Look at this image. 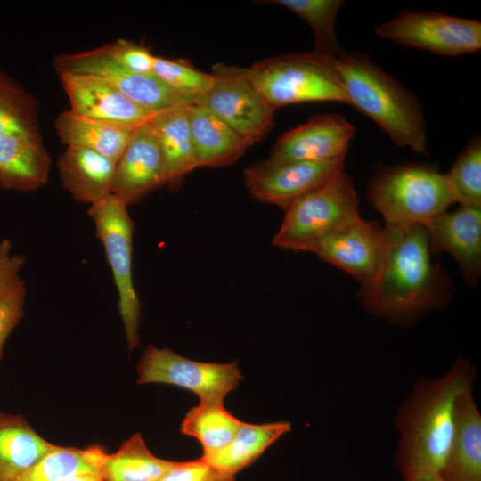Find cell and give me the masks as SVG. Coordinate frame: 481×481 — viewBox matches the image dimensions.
<instances>
[{
  "instance_id": "cell-1",
  "label": "cell",
  "mask_w": 481,
  "mask_h": 481,
  "mask_svg": "<svg viewBox=\"0 0 481 481\" xmlns=\"http://www.w3.org/2000/svg\"><path fill=\"white\" fill-rule=\"evenodd\" d=\"M384 251L374 280L361 287L367 311L377 316L406 322L442 306L449 283L433 260L424 225L384 227Z\"/></svg>"
},
{
  "instance_id": "cell-2",
  "label": "cell",
  "mask_w": 481,
  "mask_h": 481,
  "mask_svg": "<svg viewBox=\"0 0 481 481\" xmlns=\"http://www.w3.org/2000/svg\"><path fill=\"white\" fill-rule=\"evenodd\" d=\"M473 381L470 363L459 358L444 375L414 385L395 419L396 466L404 479L440 474L452 436L456 400L472 388Z\"/></svg>"
},
{
  "instance_id": "cell-3",
  "label": "cell",
  "mask_w": 481,
  "mask_h": 481,
  "mask_svg": "<svg viewBox=\"0 0 481 481\" xmlns=\"http://www.w3.org/2000/svg\"><path fill=\"white\" fill-rule=\"evenodd\" d=\"M349 104L361 110L400 147L428 150L427 123L417 97L364 53L338 58Z\"/></svg>"
},
{
  "instance_id": "cell-4",
  "label": "cell",
  "mask_w": 481,
  "mask_h": 481,
  "mask_svg": "<svg viewBox=\"0 0 481 481\" xmlns=\"http://www.w3.org/2000/svg\"><path fill=\"white\" fill-rule=\"evenodd\" d=\"M337 60L311 51L267 58L247 69L250 80L274 110L306 102L349 104Z\"/></svg>"
},
{
  "instance_id": "cell-5",
  "label": "cell",
  "mask_w": 481,
  "mask_h": 481,
  "mask_svg": "<svg viewBox=\"0 0 481 481\" xmlns=\"http://www.w3.org/2000/svg\"><path fill=\"white\" fill-rule=\"evenodd\" d=\"M368 195L386 225L394 227L424 225L454 202L445 174L413 164L384 169Z\"/></svg>"
},
{
  "instance_id": "cell-6",
  "label": "cell",
  "mask_w": 481,
  "mask_h": 481,
  "mask_svg": "<svg viewBox=\"0 0 481 481\" xmlns=\"http://www.w3.org/2000/svg\"><path fill=\"white\" fill-rule=\"evenodd\" d=\"M284 211L272 244L293 251L309 252L320 239L360 217L357 193L345 170L297 199Z\"/></svg>"
},
{
  "instance_id": "cell-7",
  "label": "cell",
  "mask_w": 481,
  "mask_h": 481,
  "mask_svg": "<svg viewBox=\"0 0 481 481\" xmlns=\"http://www.w3.org/2000/svg\"><path fill=\"white\" fill-rule=\"evenodd\" d=\"M87 215L102 244L118 294V309L130 350L140 346L141 302L133 281L134 222L126 203L114 194L91 205Z\"/></svg>"
},
{
  "instance_id": "cell-8",
  "label": "cell",
  "mask_w": 481,
  "mask_h": 481,
  "mask_svg": "<svg viewBox=\"0 0 481 481\" xmlns=\"http://www.w3.org/2000/svg\"><path fill=\"white\" fill-rule=\"evenodd\" d=\"M213 85L196 103L228 124L249 146L263 140L274 124V110L249 78L248 69L216 63Z\"/></svg>"
},
{
  "instance_id": "cell-9",
  "label": "cell",
  "mask_w": 481,
  "mask_h": 481,
  "mask_svg": "<svg viewBox=\"0 0 481 481\" xmlns=\"http://www.w3.org/2000/svg\"><path fill=\"white\" fill-rule=\"evenodd\" d=\"M394 43L436 54L458 56L481 49L478 20L429 11L406 10L375 29Z\"/></svg>"
},
{
  "instance_id": "cell-10",
  "label": "cell",
  "mask_w": 481,
  "mask_h": 481,
  "mask_svg": "<svg viewBox=\"0 0 481 481\" xmlns=\"http://www.w3.org/2000/svg\"><path fill=\"white\" fill-rule=\"evenodd\" d=\"M138 384L161 383L194 393L200 402H224L242 379L236 362L203 363L187 359L169 348L150 345L137 366Z\"/></svg>"
},
{
  "instance_id": "cell-11",
  "label": "cell",
  "mask_w": 481,
  "mask_h": 481,
  "mask_svg": "<svg viewBox=\"0 0 481 481\" xmlns=\"http://www.w3.org/2000/svg\"><path fill=\"white\" fill-rule=\"evenodd\" d=\"M58 72H73L102 77L130 100L152 113L192 103L156 77L135 73L119 64L107 45L77 53L61 54L54 59Z\"/></svg>"
},
{
  "instance_id": "cell-12",
  "label": "cell",
  "mask_w": 481,
  "mask_h": 481,
  "mask_svg": "<svg viewBox=\"0 0 481 481\" xmlns=\"http://www.w3.org/2000/svg\"><path fill=\"white\" fill-rule=\"evenodd\" d=\"M345 159L328 161L270 159L252 163L244 170V184L255 200L286 209L297 199L344 171Z\"/></svg>"
},
{
  "instance_id": "cell-13",
  "label": "cell",
  "mask_w": 481,
  "mask_h": 481,
  "mask_svg": "<svg viewBox=\"0 0 481 481\" xmlns=\"http://www.w3.org/2000/svg\"><path fill=\"white\" fill-rule=\"evenodd\" d=\"M384 242V228L360 216L320 239L309 252L345 271L363 287L379 270Z\"/></svg>"
},
{
  "instance_id": "cell-14",
  "label": "cell",
  "mask_w": 481,
  "mask_h": 481,
  "mask_svg": "<svg viewBox=\"0 0 481 481\" xmlns=\"http://www.w3.org/2000/svg\"><path fill=\"white\" fill-rule=\"evenodd\" d=\"M355 135V127L344 116L320 114L279 137L268 159L286 162L345 159Z\"/></svg>"
},
{
  "instance_id": "cell-15",
  "label": "cell",
  "mask_w": 481,
  "mask_h": 481,
  "mask_svg": "<svg viewBox=\"0 0 481 481\" xmlns=\"http://www.w3.org/2000/svg\"><path fill=\"white\" fill-rule=\"evenodd\" d=\"M74 113L102 121L137 127L156 114L141 107L107 80L92 75L58 72Z\"/></svg>"
},
{
  "instance_id": "cell-16",
  "label": "cell",
  "mask_w": 481,
  "mask_h": 481,
  "mask_svg": "<svg viewBox=\"0 0 481 481\" xmlns=\"http://www.w3.org/2000/svg\"><path fill=\"white\" fill-rule=\"evenodd\" d=\"M162 185H166L163 155L148 121L135 128L130 143L116 163L112 194L128 206Z\"/></svg>"
},
{
  "instance_id": "cell-17",
  "label": "cell",
  "mask_w": 481,
  "mask_h": 481,
  "mask_svg": "<svg viewBox=\"0 0 481 481\" xmlns=\"http://www.w3.org/2000/svg\"><path fill=\"white\" fill-rule=\"evenodd\" d=\"M432 252H447L470 285L481 274V208L444 211L424 224Z\"/></svg>"
},
{
  "instance_id": "cell-18",
  "label": "cell",
  "mask_w": 481,
  "mask_h": 481,
  "mask_svg": "<svg viewBox=\"0 0 481 481\" xmlns=\"http://www.w3.org/2000/svg\"><path fill=\"white\" fill-rule=\"evenodd\" d=\"M440 475L446 481H481V414L472 388L456 400L452 436Z\"/></svg>"
},
{
  "instance_id": "cell-19",
  "label": "cell",
  "mask_w": 481,
  "mask_h": 481,
  "mask_svg": "<svg viewBox=\"0 0 481 481\" xmlns=\"http://www.w3.org/2000/svg\"><path fill=\"white\" fill-rule=\"evenodd\" d=\"M115 166L100 153L78 146H67L57 162L63 188L90 206L112 193Z\"/></svg>"
},
{
  "instance_id": "cell-20",
  "label": "cell",
  "mask_w": 481,
  "mask_h": 481,
  "mask_svg": "<svg viewBox=\"0 0 481 481\" xmlns=\"http://www.w3.org/2000/svg\"><path fill=\"white\" fill-rule=\"evenodd\" d=\"M197 167H223L237 161L249 145L205 106L187 105Z\"/></svg>"
},
{
  "instance_id": "cell-21",
  "label": "cell",
  "mask_w": 481,
  "mask_h": 481,
  "mask_svg": "<svg viewBox=\"0 0 481 481\" xmlns=\"http://www.w3.org/2000/svg\"><path fill=\"white\" fill-rule=\"evenodd\" d=\"M50 156L42 141L13 135H0V187L31 192L49 178Z\"/></svg>"
},
{
  "instance_id": "cell-22",
  "label": "cell",
  "mask_w": 481,
  "mask_h": 481,
  "mask_svg": "<svg viewBox=\"0 0 481 481\" xmlns=\"http://www.w3.org/2000/svg\"><path fill=\"white\" fill-rule=\"evenodd\" d=\"M86 451L105 481H158L175 463L153 455L140 434L131 436L111 454L98 446Z\"/></svg>"
},
{
  "instance_id": "cell-23",
  "label": "cell",
  "mask_w": 481,
  "mask_h": 481,
  "mask_svg": "<svg viewBox=\"0 0 481 481\" xmlns=\"http://www.w3.org/2000/svg\"><path fill=\"white\" fill-rule=\"evenodd\" d=\"M187 105L158 112L150 119L163 155L166 185L171 188L197 168Z\"/></svg>"
},
{
  "instance_id": "cell-24",
  "label": "cell",
  "mask_w": 481,
  "mask_h": 481,
  "mask_svg": "<svg viewBox=\"0 0 481 481\" xmlns=\"http://www.w3.org/2000/svg\"><path fill=\"white\" fill-rule=\"evenodd\" d=\"M135 128L86 118L70 110L55 119V129L64 144L92 150L115 163L130 143Z\"/></svg>"
},
{
  "instance_id": "cell-25",
  "label": "cell",
  "mask_w": 481,
  "mask_h": 481,
  "mask_svg": "<svg viewBox=\"0 0 481 481\" xmlns=\"http://www.w3.org/2000/svg\"><path fill=\"white\" fill-rule=\"evenodd\" d=\"M53 446L22 416L0 411V481H13Z\"/></svg>"
},
{
  "instance_id": "cell-26",
  "label": "cell",
  "mask_w": 481,
  "mask_h": 481,
  "mask_svg": "<svg viewBox=\"0 0 481 481\" xmlns=\"http://www.w3.org/2000/svg\"><path fill=\"white\" fill-rule=\"evenodd\" d=\"M290 430V423L285 420L265 424L243 422L228 444L201 457L223 472L235 476Z\"/></svg>"
},
{
  "instance_id": "cell-27",
  "label": "cell",
  "mask_w": 481,
  "mask_h": 481,
  "mask_svg": "<svg viewBox=\"0 0 481 481\" xmlns=\"http://www.w3.org/2000/svg\"><path fill=\"white\" fill-rule=\"evenodd\" d=\"M25 264L22 255L12 252L9 240L0 241V360L8 337L23 316L27 288L20 271Z\"/></svg>"
},
{
  "instance_id": "cell-28",
  "label": "cell",
  "mask_w": 481,
  "mask_h": 481,
  "mask_svg": "<svg viewBox=\"0 0 481 481\" xmlns=\"http://www.w3.org/2000/svg\"><path fill=\"white\" fill-rule=\"evenodd\" d=\"M224 402H200L185 415L181 432L196 438L203 454L222 449L235 436L241 420L231 414Z\"/></svg>"
},
{
  "instance_id": "cell-29",
  "label": "cell",
  "mask_w": 481,
  "mask_h": 481,
  "mask_svg": "<svg viewBox=\"0 0 481 481\" xmlns=\"http://www.w3.org/2000/svg\"><path fill=\"white\" fill-rule=\"evenodd\" d=\"M0 135L42 141L37 101L18 82L1 70Z\"/></svg>"
},
{
  "instance_id": "cell-30",
  "label": "cell",
  "mask_w": 481,
  "mask_h": 481,
  "mask_svg": "<svg viewBox=\"0 0 481 481\" xmlns=\"http://www.w3.org/2000/svg\"><path fill=\"white\" fill-rule=\"evenodd\" d=\"M263 3L281 5L308 23L314 35L313 51L335 58H339L346 53L340 46L336 35L337 15L344 1L273 0Z\"/></svg>"
},
{
  "instance_id": "cell-31",
  "label": "cell",
  "mask_w": 481,
  "mask_h": 481,
  "mask_svg": "<svg viewBox=\"0 0 481 481\" xmlns=\"http://www.w3.org/2000/svg\"><path fill=\"white\" fill-rule=\"evenodd\" d=\"M454 202L481 208V140L474 138L445 174Z\"/></svg>"
},
{
  "instance_id": "cell-32",
  "label": "cell",
  "mask_w": 481,
  "mask_h": 481,
  "mask_svg": "<svg viewBox=\"0 0 481 481\" xmlns=\"http://www.w3.org/2000/svg\"><path fill=\"white\" fill-rule=\"evenodd\" d=\"M85 472L97 473L86 449L53 446L32 467L13 481H64Z\"/></svg>"
},
{
  "instance_id": "cell-33",
  "label": "cell",
  "mask_w": 481,
  "mask_h": 481,
  "mask_svg": "<svg viewBox=\"0 0 481 481\" xmlns=\"http://www.w3.org/2000/svg\"><path fill=\"white\" fill-rule=\"evenodd\" d=\"M153 73L162 83L191 102L207 94L213 85L210 73H204L183 60L154 56Z\"/></svg>"
},
{
  "instance_id": "cell-34",
  "label": "cell",
  "mask_w": 481,
  "mask_h": 481,
  "mask_svg": "<svg viewBox=\"0 0 481 481\" xmlns=\"http://www.w3.org/2000/svg\"><path fill=\"white\" fill-rule=\"evenodd\" d=\"M158 481H236L235 476L216 469L200 457L189 461H175Z\"/></svg>"
},
{
  "instance_id": "cell-35",
  "label": "cell",
  "mask_w": 481,
  "mask_h": 481,
  "mask_svg": "<svg viewBox=\"0 0 481 481\" xmlns=\"http://www.w3.org/2000/svg\"><path fill=\"white\" fill-rule=\"evenodd\" d=\"M115 60L126 69L143 76L155 77L154 56L147 47L126 39H118L107 45Z\"/></svg>"
},
{
  "instance_id": "cell-36",
  "label": "cell",
  "mask_w": 481,
  "mask_h": 481,
  "mask_svg": "<svg viewBox=\"0 0 481 481\" xmlns=\"http://www.w3.org/2000/svg\"><path fill=\"white\" fill-rule=\"evenodd\" d=\"M64 481H105L99 474L85 472L74 475Z\"/></svg>"
},
{
  "instance_id": "cell-37",
  "label": "cell",
  "mask_w": 481,
  "mask_h": 481,
  "mask_svg": "<svg viewBox=\"0 0 481 481\" xmlns=\"http://www.w3.org/2000/svg\"><path fill=\"white\" fill-rule=\"evenodd\" d=\"M404 481H446L438 473H429L404 478Z\"/></svg>"
}]
</instances>
